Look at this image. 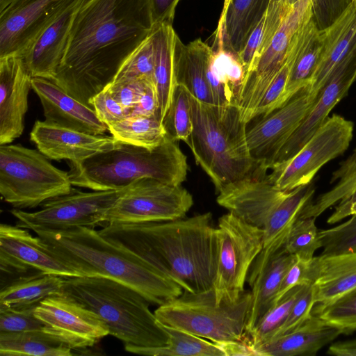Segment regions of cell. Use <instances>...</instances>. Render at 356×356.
I'll return each instance as SVG.
<instances>
[{"label": "cell", "instance_id": "obj_1", "mask_svg": "<svg viewBox=\"0 0 356 356\" xmlns=\"http://www.w3.org/2000/svg\"><path fill=\"white\" fill-rule=\"evenodd\" d=\"M153 26L150 0H86L51 81L90 106L91 99L113 81Z\"/></svg>", "mask_w": 356, "mask_h": 356}, {"label": "cell", "instance_id": "obj_2", "mask_svg": "<svg viewBox=\"0 0 356 356\" xmlns=\"http://www.w3.org/2000/svg\"><path fill=\"white\" fill-rule=\"evenodd\" d=\"M99 233L184 291L198 293L213 288L217 232L210 212L168 221L108 223Z\"/></svg>", "mask_w": 356, "mask_h": 356}, {"label": "cell", "instance_id": "obj_3", "mask_svg": "<svg viewBox=\"0 0 356 356\" xmlns=\"http://www.w3.org/2000/svg\"><path fill=\"white\" fill-rule=\"evenodd\" d=\"M38 236L83 277L102 276L129 285L152 304L161 305L183 289L131 252L101 236L94 228L38 231Z\"/></svg>", "mask_w": 356, "mask_h": 356}, {"label": "cell", "instance_id": "obj_4", "mask_svg": "<svg viewBox=\"0 0 356 356\" xmlns=\"http://www.w3.org/2000/svg\"><path fill=\"white\" fill-rule=\"evenodd\" d=\"M188 94L193 128L187 145L216 193L224 186L254 175L259 164L250 152L247 124L238 107L218 108Z\"/></svg>", "mask_w": 356, "mask_h": 356}, {"label": "cell", "instance_id": "obj_5", "mask_svg": "<svg viewBox=\"0 0 356 356\" xmlns=\"http://www.w3.org/2000/svg\"><path fill=\"white\" fill-rule=\"evenodd\" d=\"M63 294L96 314L109 334L124 345L163 346L169 335L152 313L150 302L131 286L102 276L65 278Z\"/></svg>", "mask_w": 356, "mask_h": 356}, {"label": "cell", "instance_id": "obj_6", "mask_svg": "<svg viewBox=\"0 0 356 356\" xmlns=\"http://www.w3.org/2000/svg\"><path fill=\"white\" fill-rule=\"evenodd\" d=\"M68 164L72 185L92 191L120 189L143 178L181 185L188 170L178 141L168 134L154 149L120 143L113 149Z\"/></svg>", "mask_w": 356, "mask_h": 356}, {"label": "cell", "instance_id": "obj_7", "mask_svg": "<svg viewBox=\"0 0 356 356\" xmlns=\"http://www.w3.org/2000/svg\"><path fill=\"white\" fill-rule=\"evenodd\" d=\"M252 302L251 291H244L233 303L217 305L213 288L181 295L159 305L154 314L163 325L217 343L246 340V326Z\"/></svg>", "mask_w": 356, "mask_h": 356}, {"label": "cell", "instance_id": "obj_8", "mask_svg": "<svg viewBox=\"0 0 356 356\" xmlns=\"http://www.w3.org/2000/svg\"><path fill=\"white\" fill-rule=\"evenodd\" d=\"M68 172L55 167L38 149L21 145H0V193L15 209H33L69 193Z\"/></svg>", "mask_w": 356, "mask_h": 356}, {"label": "cell", "instance_id": "obj_9", "mask_svg": "<svg viewBox=\"0 0 356 356\" xmlns=\"http://www.w3.org/2000/svg\"><path fill=\"white\" fill-rule=\"evenodd\" d=\"M213 289L217 305L233 303L244 291L250 269L263 248V229L231 212L218 219Z\"/></svg>", "mask_w": 356, "mask_h": 356}, {"label": "cell", "instance_id": "obj_10", "mask_svg": "<svg viewBox=\"0 0 356 356\" xmlns=\"http://www.w3.org/2000/svg\"><path fill=\"white\" fill-rule=\"evenodd\" d=\"M353 129V122L344 117H328L296 154L270 168L267 179L286 191L309 184L321 167L348 149Z\"/></svg>", "mask_w": 356, "mask_h": 356}, {"label": "cell", "instance_id": "obj_11", "mask_svg": "<svg viewBox=\"0 0 356 356\" xmlns=\"http://www.w3.org/2000/svg\"><path fill=\"white\" fill-rule=\"evenodd\" d=\"M123 191L124 188L83 192L72 188L69 193L44 202L37 211L14 209L10 213L17 219V226L35 232L95 228L105 225L106 213Z\"/></svg>", "mask_w": 356, "mask_h": 356}, {"label": "cell", "instance_id": "obj_12", "mask_svg": "<svg viewBox=\"0 0 356 356\" xmlns=\"http://www.w3.org/2000/svg\"><path fill=\"white\" fill-rule=\"evenodd\" d=\"M193 204L192 195L181 185L143 178L124 188L105 216V225L183 218Z\"/></svg>", "mask_w": 356, "mask_h": 356}, {"label": "cell", "instance_id": "obj_13", "mask_svg": "<svg viewBox=\"0 0 356 356\" xmlns=\"http://www.w3.org/2000/svg\"><path fill=\"white\" fill-rule=\"evenodd\" d=\"M316 0L294 3L265 50L252 62L236 101L241 120L248 123L266 89L284 61L289 45L300 26L313 17Z\"/></svg>", "mask_w": 356, "mask_h": 356}, {"label": "cell", "instance_id": "obj_14", "mask_svg": "<svg viewBox=\"0 0 356 356\" xmlns=\"http://www.w3.org/2000/svg\"><path fill=\"white\" fill-rule=\"evenodd\" d=\"M34 314L45 332L72 350L92 347L109 334L108 327L96 314L65 294L42 300Z\"/></svg>", "mask_w": 356, "mask_h": 356}, {"label": "cell", "instance_id": "obj_15", "mask_svg": "<svg viewBox=\"0 0 356 356\" xmlns=\"http://www.w3.org/2000/svg\"><path fill=\"white\" fill-rule=\"evenodd\" d=\"M72 0H13L0 11V58L24 57Z\"/></svg>", "mask_w": 356, "mask_h": 356}, {"label": "cell", "instance_id": "obj_16", "mask_svg": "<svg viewBox=\"0 0 356 356\" xmlns=\"http://www.w3.org/2000/svg\"><path fill=\"white\" fill-rule=\"evenodd\" d=\"M316 99L308 87L305 88L247 129L248 146L260 170L268 169L273 159L298 127Z\"/></svg>", "mask_w": 356, "mask_h": 356}, {"label": "cell", "instance_id": "obj_17", "mask_svg": "<svg viewBox=\"0 0 356 356\" xmlns=\"http://www.w3.org/2000/svg\"><path fill=\"white\" fill-rule=\"evenodd\" d=\"M356 81V40L317 95L298 127L273 159L274 164L286 161L296 154L327 119L334 107L344 98Z\"/></svg>", "mask_w": 356, "mask_h": 356}, {"label": "cell", "instance_id": "obj_18", "mask_svg": "<svg viewBox=\"0 0 356 356\" xmlns=\"http://www.w3.org/2000/svg\"><path fill=\"white\" fill-rule=\"evenodd\" d=\"M254 175L224 186L217 193V203L246 222L263 229L289 192L275 187L261 176Z\"/></svg>", "mask_w": 356, "mask_h": 356}, {"label": "cell", "instance_id": "obj_19", "mask_svg": "<svg viewBox=\"0 0 356 356\" xmlns=\"http://www.w3.org/2000/svg\"><path fill=\"white\" fill-rule=\"evenodd\" d=\"M30 139L51 160L79 163L116 147L113 136L94 135L44 121H35Z\"/></svg>", "mask_w": 356, "mask_h": 356}, {"label": "cell", "instance_id": "obj_20", "mask_svg": "<svg viewBox=\"0 0 356 356\" xmlns=\"http://www.w3.org/2000/svg\"><path fill=\"white\" fill-rule=\"evenodd\" d=\"M32 79L22 57L0 58V145L10 144L24 131Z\"/></svg>", "mask_w": 356, "mask_h": 356}, {"label": "cell", "instance_id": "obj_21", "mask_svg": "<svg viewBox=\"0 0 356 356\" xmlns=\"http://www.w3.org/2000/svg\"><path fill=\"white\" fill-rule=\"evenodd\" d=\"M86 0H72L38 36L23 58L33 77L52 80L65 56L74 18Z\"/></svg>", "mask_w": 356, "mask_h": 356}, {"label": "cell", "instance_id": "obj_22", "mask_svg": "<svg viewBox=\"0 0 356 356\" xmlns=\"http://www.w3.org/2000/svg\"><path fill=\"white\" fill-rule=\"evenodd\" d=\"M32 89L40 100L46 121L94 135H103L108 131L92 108L79 102L51 80L33 77Z\"/></svg>", "mask_w": 356, "mask_h": 356}, {"label": "cell", "instance_id": "obj_23", "mask_svg": "<svg viewBox=\"0 0 356 356\" xmlns=\"http://www.w3.org/2000/svg\"><path fill=\"white\" fill-rule=\"evenodd\" d=\"M0 252L38 272L65 278L83 277L51 250L40 236H33L27 229L17 225L1 224Z\"/></svg>", "mask_w": 356, "mask_h": 356}, {"label": "cell", "instance_id": "obj_24", "mask_svg": "<svg viewBox=\"0 0 356 356\" xmlns=\"http://www.w3.org/2000/svg\"><path fill=\"white\" fill-rule=\"evenodd\" d=\"M316 187L312 181L289 192L263 228V248L253 262L247 278L250 286L270 258L283 248L294 223L311 200Z\"/></svg>", "mask_w": 356, "mask_h": 356}, {"label": "cell", "instance_id": "obj_25", "mask_svg": "<svg viewBox=\"0 0 356 356\" xmlns=\"http://www.w3.org/2000/svg\"><path fill=\"white\" fill-rule=\"evenodd\" d=\"M322 33V51L308 87L314 99L356 40V4L350 1Z\"/></svg>", "mask_w": 356, "mask_h": 356}, {"label": "cell", "instance_id": "obj_26", "mask_svg": "<svg viewBox=\"0 0 356 356\" xmlns=\"http://www.w3.org/2000/svg\"><path fill=\"white\" fill-rule=\"evenodd\" d=\"M270 0H225L213 44L237 57L266 15Z\"/></svg>", "mask_w": 356, "mask_h": 356}, {"label": "cell", "instance_id": "obj_27", "mask_svg": "<svg viewBox=\"0 0 356 356\" xmlns=\"http://www.w3.org/2000/svg\"><path fill=\"white\" fill-rule=\"evenodd\" d=\"M341 334V330L325 324L312 314L294 330L255 347L254 355L315 356L321 348Z\"/></svg>", "mask_w": 356, "mask_h": 356}, {"label": "cell", "instance_id": "obj_28", "mask_svg": "<svg viewBox=\"0 0 356 356\" xmlns=\"http://www.w3.org/2000/svg\"><path fill=\"white\" fill-rule=\"evenodd\" d=\"M316 305L329 303L356 288V251L320 254L312 262Z\"/></svg>", "mask_w": 356, "mask_h": 356}, {"label": "cell", "instance_id": "obj_29", "mask_svg": "<svg viewBox=\"0 0 356 356\" xmlns=\"http://www.w3.org/2000/svg\"><path fill=\"white\" fill-rule=\"evenodd\" d=\"M213 48L200 38L184 44L177 35L174 62L176 84L184 87L200 102L213 105L206 76L209 57Z\"/></svg>", "mask_w": 356, "mask_h": 356}, {"label": "cell", "instance_id": "obj_30", "mask_svg": "<svg viewBox=\"0 0 356 356\" xmlns=\"http://www.w3.org/2000/svg\"><path fill=\"white\" fill-rule=\"evenodd\" d=\"M213 48L206 68V76L214 106H236L245 71L238 58L220 45Z\"/></svg>", "mask_w": 356, "mask_h": 356}, {"label": "cell", "instance_id": "obj_31", "mask_svg": "<svg viewBox=\"0 0 356 356\" xmlns=\"http://www.w3.org/2000/svg\"><path fill=\"white\" fill-rule=\"evenodd\" d=\"M152 33L154 44V84L158 108L156 118L163 122L176 86L174 50L177 33L172 24H154Z\"/></svg>", "mask_w": 356, "mask_h": 356}, {"label": "cell", "instance_id": "obj_32", "mask_svg": "<svg viewBox=\"0 0 356 356\" xmlns=\"http://www.w3.org/2000/svg\"><path fill=\"white\" fill-rule=\"evenodd\" d=\"M295 258L296 256L282 248L270 258L250 285L252 302L246 326V337L259 319L273 306L284 276Z\"/></svg>", "mask_w": 356, "mask_h": 356}, {"label": "cell", "instance_id": "obj_33", "mask_svg": "<svg viewBox=\"0 0 356 356\" xmlns=\"http://www.w3.org/2000/svg\"><path fill=\"white\" fill-rule=\"evenodd\" d=\"M65 277L42 272L30 273L1 287L0 307H36L47 297L63 294Z\"/></svg>", "mask_w": 356, "mask_h": 356}, {"label": "cell", "instance_id": "obj_34", "mask_svg": "<svg viewBox=\"0 0 356 356\" xmlns=\"http://www.w3.org/2000/svg\"><path fill=\"white\" fill-rule=\"evenodd\" d=\"M161 325L169 335L166 345L156 347L124 345L125 350L131 353L150 356H226L220 343Z\"/></svg>", "mask_w": 356, "mask_h": 356}, {"label": "cell", "instance_id": "obj_35", "mask_svg": "<svg viewBox=\"0 0 356 356\" xmlns=\"http://www.w3.org/2000/svg\"><path fill=\"white\" fill-rule=\"evenodd\" d=\"M72 350L44 331L0 332L1 356H71Z\"/></svg>", "mask_w": 356, "mask_h": 356}, {"label": "cell", "instance_id": "obj_36", "mask_svg": "<svg viewBox=\"0 0 356 356\" xmlns=\"http://www.w3.org/2000/svg\"><path fill=\"white\" fill-rule=\"evenodd\" d=\"M107 127L118 142L147 149L159 146L167 137L163 123L156 117L130 115Z\"/></svg>", "mask_w": 356, "mask_h": 356}, {"label": "cell", "instance_id": "obj_37", "mask_svg": "<svg viewBox=\"0 0 356 356\" xmlns=\"http://www.w3.org/2000/svg\"><path fill=\"white\" fill-rule=\"evenodd\" d=\"M323 47L322 30L312 22L305 42L291 68L284 97V104L302 89L309 87Z\"/></svg>", "mask_w": 356, "mask_h": 356}, {"label": "cell", "instance_id": "obj_38", "mask_svg": "<svg viewBox=\"0 0 356 356\" xmlns=\"http://www.w3.org/2000/svg\"><path fill=\"white\" fill-rule=\"evenodd\" d=\"M337 184L329 191L310 200L302 210L300 218H317L327 209L346 197L356 185V147L353 153L332 172L330 183Z\"/></svg>", "mask_w": 356, "mask_h": 356}, {"label": "cell", "instance_id": "obj_39", "mask_svg": "<svg viewBox=\"0 0 356 356\" xmlns=\"http://www.w3.org/2000/svg\"><path fill=\"white\" fill-rule=\"evenodd\" d=\"M303 286H298L291 289L257 323L246 337V341L252 350L255 347L270 340L284 323Z\"/></svg>", "mask_w": 356, "mask_h": 356}, {"label": "cell", "instance_id": "obj_40", "mask_svg": "<svg viewBox=\"0 0 356 356\" xmlns=\"http://www.w3.org/2000/svg\"><path fill=\"white\" fill-rule=\"evenodd\" d=\"M154 44L152 32L122 63L113 81L143 80L154 83Z\"/></svg>", "mask_w": 356, "mask_h": 356}, {"label": "cell", "instance_id": "obj_41", "mask_svg": "<svg viewBox=\"0 0 356 356\" xmlns=\"http://www.w3.org/2000/svg\"><path fill=\"white\" fill-rule=\"evenodd\" d=\"M312 314L343 334L356 331V288L324 305H315Z\"/></svg>", "mask_w": 356, "mask_h": 356}, {"label": "cell", "instance_id": "obj_42", "mask_svg": "<svg viewBox=\"0 0 356 356\" xmlns=\"http://www.w3.org/2000/svg\"><path fill=\"white\" fill-rule=\"evenodd\" d=\"M167 134L172 139L188 143L193 131V121L188 90L176 85L172 102L163 122Z\"/></svg>", "mask_w": 356, "mask_h": 356}, {"label": "cell", "instance_id": "obj_43", "mask_svg": "<svg viewBox=\"0 0 356 356\" xmlns=\"http://www.w3.org/2000/svg\"><path fill=\"white\" fill-rule=\"evenodd\" d=\"M316 218H298L294 223L282 249L305 260H312L316 250L321 248Z\"/></svg>", "mask_w": 356, "mask_h": 356}, {"label": "cell", "instance_id": "obj_44", "mask_svg": "<svg viewBox=\"0 0 356 356\" xmlns=\"http://www.w3.org/2000/svg\"><path fill=\"white\" fill-rule=\"evenodd\" d=\"M321 254H333L356 251V215L329 229L319 230Z\"/></svg>", "mask_w": 356, "mask_h": 356}, {"label": "cell", "instance_id": "obj_45", "mask_svg": "<svg viewBox=\"0 0 356 356\" xmlns=\"http://www.w3.org/2000/svg\"><path fill=\"white\" fill-rule=\"evenodd\" d=\"M35 307H0V332L44 331L43 323L34 314Z\"/></svg>", "mask_w": 356, "mask_h": 356}, {"label": "cell", "instance_id": "obj_46", "mask_svg": "<svg viewBox=\"0 0 356 356\" xmlns=\"http://www.w3.org/2000/svg\"><path fill=\"white\" fill-rule=\"evenodd\" d=\"M315 305V291L313 285H304L286 321L271 339L290 332L300 326L312 316Z\"/></svg>", "mask_w": 356, "mask_h": 356}, {"label": "cell", "instance_id": "obj_47", "mask_svg": "<svg viewBox=\"0 0 356 356\" xmlns=\"http://www.w3.org/2000/svg\"><path fill=\"white\" fill-rule=\"evenodd\" d=\"M98 118L106 125L130 116L131 110L125 108L111 93L104 89L90 102Z\"/></svg>", "mask_w": 356, "mask_h": 356}, {"label": "cell", "instance_id": "obj_48", "mask_svg": "<svg viewBox=\"0 0 356 356\" xmlns=\"http://www.w3.org/2000/svg\"><path fill=\"white\" fill-rule=\"evenodd\" d=\"M312 259L305 260L296 257L295 260L284 276L273 305L293 288L298 286L312 284Z\"/></svg>", "mask_w": 356, "mask_h": 356}, {"label": "cell", "instance_id": "obj_49", "mask_svg": "<svg viewBox=\"0 0 356 356\" xmlns=\"http://www.w3.org/2000/svg\"><path fill=\"white\" fill-rule=\"evenodd\" d=\"M148 83L151 82L129 80L110 83L104 89L107 90L125 108L131 110L139 101Z\"/></svg>", "mask_w": 356, "mask_h": 356}, {"label": "cell", "instance_id": "obj_50", "mask_svg": "<svg viewBox=\"0 0 356 356\" xmlns=\"http://www.w3.org/2000/svg\"><path fill=\"white\" fill-rule=\"evenodd\" d=\"M157 108V97L154 85L153 83H148L139 101L131 109L130 115L156 118Z\"/></svg>", "mask_w": 356, "mask_h": 356}, {"label": "cell", "instance_id": "obj_51", "mask_svg": "<svg viewBox=\"0 0 356 356\" xmlns=\"http://www.w3.org/2000/svg\"><path fill=\"white\" fill-rule=\"evenodd\" d=\"M264 17L265 16L252 32L245 47L238 56V59L244 67L245 74L248 71L260 45L263 34Z\"/></svg>", "mask_w": 356, "mask_h": 356}, {"label": "cell", "instance_id": "obj_52", "mask_svg": "<svg viewBox=\"0 0 356 356\" xmlns=\"http://www.w3.org/2000/svg\"><path fill=\"white\" fill-rule=\"evenodd\" d=\"M180 0H150L154 24H172L175 10Z\"/></svg>", "mask_w": 356, "mask_h": 356}, {"label": "cell", "instance_id": "obj_53", "mask_svg": "<svg viewBox=\"0 0 356 356\" xmlns=\"http://www.w3.org/2000/svg\"><path fill=\"white\" fill-rule=\"evenodd\" d=\"M353 215H356V185L346 197L336 204L327 222L330 225L334 224Z\"/></svg>", "mask_w": 356, "mask_h": 356}, {"label": "cell", "instance_id": "obj_54", "mask_svg": "<svg viewBox=\"0 0 356 356\" xmlns=\"http://www.w3.org/2000/svg\"><path fill=\"white\" fill-rule=\"evenodd\" d=\"M327 353L335 356H356V337L332 343L328 347Z\"/></svg>", "mask_w": 356, "mask_h": 356}, {"label": "cell", "instance_id": "obj_55", "mask_svg": "<svg viewBox=\"0 0 356 356\" xmlns=\"http://www.w3.org/2000/svg\"><path fill=\"white\" fill-rule=\"evenodd\" d=\"M13 0H0V11L3 10Z\"/></svg>", "mask_w": 356, "mask_h": 356}, {"label": "cell", "instance_id": "obj_56", "mask_svg": "<svg viewBox=\"0 0 356 356\" xmlns=\"http://www.w3.org/2000/svg\"><path fill=\"white\" fill-rule=\"evenodd\" d=\"M298 0H286V1L290 4V5H292L294 3H296Z\"/></svg>", "mask_w": 356, "mask_h": 356}]
</instances>
